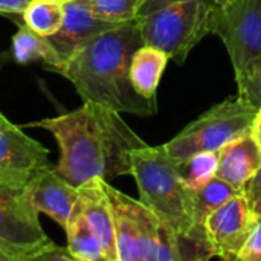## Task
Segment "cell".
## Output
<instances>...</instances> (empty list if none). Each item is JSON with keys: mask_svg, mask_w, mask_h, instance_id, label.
<instances>
[{"mask_svg": "<svg viewBox=\"0 0 261 261\" xmlns=\"http://www.w3.org/2000/svg\"><path fill=\"white\" fill-rule=\"evenodd\" d=\"M130 162L139 200L154 211L176 236L182 261L205 260L191 237L193 190L180 179L176 161L167 154L162 145H145L130 153Z\"/></svg>", "mask_w": 261, "mask_h": 261, "instance_id": "3", "label": "cell"}, {"mask_svg": "<svg viewBox=\"0 0 261 261\" xmlns=\"http://www.w3.org/2000/svg\"><path fill=\"white\" fill-rule=\"evenodd\" d=\"M168 60L164 50L150 44H142L135 50L130 63V80L141 96L156 101L158 86Z\"/></svg>", "mask_w": 261, "mask_h": 261, "instance_id": "16", "label": "cell"}, {"mask_svg": "<svg viewBox=\"0 0 261 261\" xmlns=\"http://www.w3.org/2000/svg\"><path fill=\"white\" fill-rule=\"evenodd\" d=\"M239 260L261 261V216H257L254 232L249 237V240L245 245V248L242 249V252L239 255Z\"/></svg>", "mask_w": 261, "mask_h": 261, "instance_id": "23", "label": "cell"}, {"mask_svg": "<svg viewBox=\"0 0 261 261\" xmlns=\"http://www.w3.org/2000/svg\"><path fill=\"white\" fill-rule=\"evenodd\" d=\"M251 136L255 139V142L258 144L261 148V107L257 109L255 116L252 119V125H251Z\"/></svg>", "mask_w": 261, "mask_h": 261, "instance_id": "27", "label": "cell"}, {"mask_svg": "<svg viewBox=\"0 0 261 261\" xmlns=\"http://www.w3.org/2000/svg\"><path fill=\"white\" fill-rule=\"evenodd\" d=\"M37 261H75V258L72 257V254L69 252L67 246H57L55 243H52L50 248H47Z\"/></svg>", "mask_w": 261, "mask_h": 261, "instance_id": "25", "label": "cell"}, {"mask_svg": "<svg viewBox=\"0 0 261 261\" xmlns=\"http://www.w3.org/2000/svg\"><path fill=\"white\" fill-rule=\"evenodd\" d=\"M239 96L255 110L261 107V57L257 63L237 81Z\"/></svg>", "mask_w": 261, "mask_h": 261, "instance_id": "22", "label": "cell"}, {"mask_svg": "<svg viewBox=\"0 0 261 261\" xmlns=\"http://www.w3.org/2000/svg\"><path fill=\"white\" fill-rule=\"evenodd\" d=\"M49 165V150L28 136L21 127L0 128V182L24 190Z\"/></svg>", "mask_w": 261, "mask_h": 261, "instance_id": "10", "label": "cell"}, {"mask_svg": "<svg viewBox=\"0 0 261 261\" xmlns=\"http://www.w3.org/2000/svg\"><path fill=\"white\" fill-rule=\"evenodd\" d=\"M112 205L118 261H182L176 236L141 200L104 180Z\"/></svg>", "mask_w": 261, "mask_h": 261, "instance_id": "5", "label": "cell"}, {"mask_svg": "<svg viewBox=\"0 0 261 261\" xmlns=\"http://www.w3.org/2000/svg\"><path fill=\"white\" fill-rule=\"evenodd\" d=\"M78 203L101 242L106 261H118L112 205L104 190V179L93 177L80 185Z\"/></svg>", "mask_w": 261, "mask_h": 261, "instance_id": "13", "label": "cell"}, {"mask_svg": "<svg viewBox=\"0 0 261 261\" xmlns=\"http://www.w3.org/2000/svg\"><path fill=\"white\" fill-rule=\"evenodd\" d=\"M257 216L246 196L237 194L213 211L205 222V234L213 258L239 260V255L254 232Z\"/></svg>", "mask_w": 261, "mask_h": 261, "instance_id": "9", "label": "cell"}, {"mask_svg": "<svg viewBox=\"0 0 261 261\" xmlns=\"http://www.w3.org/2000/svg\"><path fill=\"white\" fill-rule=\"evenodd\" d=\"M12 125H15V124H12L11 121H8V119L2 115V112H0V128H11Z\"/></svg>", "mask_w": 261, "mask_h": 261, "instance_id": "28", "label": "cell"}, {"mask_svg": "<svg viewBox=\"0 0 261 261\" xmlns=\"http://www.w3.org/2000/svg\"><path fill=\"white\" fill-rule=\"evenodd\" d=\"M0 261H9V258H8V257H6V255L2 252V251H0Z\"/></svg>", "mask_w": 261, "mask_h": 261, "instance_id": "30", "label": "cell"}, {"mask_svg": "<svg viewBox=\"0 0 261 261\" xmlns=\"http://www.w3.org/2000/svg\"><path fill=\"white\" fill-rule=\"evenodd\" d=\"M144 44L136 20L106 31L75 50L61 69L83 101H93L119 113L151 116L156 101L141 96L130 80L135 50Z\"/></svg>", "mask_w": 261, "mask_h": 261, "instance_id": "2", "label": "cell"}, {"mask_svg": "<svg viewBox=\"0 0 261 261\" xmlns=\"http://www.w3.org/2000/svg\"><path fill=\"white\" fill-rule=\"evenodd\" d=\"M23 23L43 37L57 34L64 20V3L57 0H31L21 12Z\"/></svg>", "mask_w": 261, "mask_h": 261, "instance_id": "19", "label": "cell"}, {"mask_svg": "<svg viewBox=\"0 0 261 261\" xmlns=\"http://www.w3.org/2000/svg\"><path fill=\"white\" fill-rule=\"evenodd\" d=\"M243 194L246 196L254 214L261 216V164L258 170L255 171V174L245 185Z\"/></svg>", "mask_w": 261, "mask_h": 261, "instance_id": "24", "label": "cell"}, {"mask_svg": "<svg viewBox=\"0 0 261 261\" xmlns=\"http://www.w3.org/2000/svg\"><path fill=\"white\" fill-rule=\"evenodd\" d=\"M242 194L240 190L220 177H213L208 184L193 191V242L202 252L205 260L213 258L211 248L205 234V222L208 216L234 196Z\"/></svg>", "mask_w": 261, "mask_h": 261, "instance_id": "15", "label": "cell"}, {"mask_svg": "<svg viewBox=\"0 0 261 261\" xmlns=\"http://www.w3.org/2000/svg\"><path fill=\"white\" fill-rule=\"evenodd\" d=\"M118 26L121 24L98 18L90 9L87 0H72L64 3V20L60 31L47 38L66 61L92 38Z\"/></svg>", "mask_w": 261, "mask_h": 261, "instance_id": "12", "label": "cell"}, {"mask_svg": "<svg viewBox=\"0 0 261 261\" xmlns=\"http://www.w3.org/2000/svg\"><path fill=\"white\" fill-rule=\"evenodd\" d=\"M28 202L63 229L78 202V187L64 180L52 165L43 168L24 188Z\"/></svg>", "mask_w": 261, "mask_h": 261, "instance_id": "11", "label": "cell"}, {"mask_svg": "<svg viewBox=\"0 0 261 261\" xmlns=\"http://www.w3.org/2000/svg\"><path fill=\"white\" fill-rule=\"evenodd\" d=\"M255 112L239 95L231 96L213 106L162 147L174 161L200 151H220L228 142L251 133Z\"/></svg>", "mask_w": 261, "mask_h": 261, "instance_id": "6", "label": "cell"}, {"mask_svg": "<svg viewBox=\"0 0 261 261\" xmlns=\"http://www.w3.org/2000/svg\"><path fill=\"white\" fill-rule=\"evenodd\" d=\"M228 2H231V0H216V3H217L219 6H222V5H226Z\"/></svg>", "mask_w": 261, "mask_h": 261, "instance_id": "29", "label": "cell"}, {"mask_svg": "<svg viewBox=\"0 0 261 261\" xmlns=\"http://www.w3.org/2000/svg\"><path fill=\"white\" fill-rule=\"evenodd\" d=\"M177 173L190 190H199L217 174L219 151H200L176 161Z\"/></svg>", "mask_w": 261, "mask_h": 261, "instance_id": "20", "label": "cell"}, {"mask_svg": "<svg viewBox=\"0 0 261 261\" xmlns=\"http://www.w3.org/2000/svg\"><path fill=\"white\" fill-rule=\"evenodd\" d=\"M144 2L145 0H87L98 18L118 24L136 20Z\"/></svg>", "mask_w": 261, "mask_h": 261, "instance_id": "21", "label": "cell"}, {"mask_svg": "<svg viewBox=\"0 0 261 261\" xmlns=\"http://www.w3.org/2000/svg\"><path fill=\"white\" fill-rule=\"evenodd\" d=\"M38 214L28 202L24 190L0 182V251L9 261H37L52 246Z\"/></svg>", "mask_w": 261, "mask_h": 261, "instance_id": "7", "label": "cell"}, {"mask_svg": "<svg viewBox=\"0 0 261 261\" xmlns=\"http://www.w3.org/2000/svg\"><path fill=\"white\" fill-rule=\"evenodd\" d=\"M211 34L223 41L239 81L261 57V0H231L217 5Z\"/></svg>", "mask_w": 261, "mask_h": 261, "instance_id": "8", "label": "cell"}, {"mask_svg": "<svg viewBox=\"0 0 261 261\" xmlns=\"http://www.w3.org/2000/svg\"><path fill=\"white\" fill-rule=\"evenodd\" d=\"M21 127H38L55 138L60 159L54 168L73 187L93 177L109 182L132 176L130 153L147 145L119 112L93 101H83L72 112Z\"/></svg>", "mask_w": 261, "mask_h": 261, "instance_id": "1", "label": "cell"}, {"mask_svg": "<svg viewBox=\"0 0 261 261\" xmlns=\"http://www.w3.org/2000/svg\"><path fill=\"white\" fill-rule=\"evenodd\" d=\"M57 2H60V3H67V2H72V0H57Z\"/></svg>", "mask_w": 261, "mask_h": 261, "instance_id": "31", "label": "cell"}, {"mask_svg": "<svg viewBox=\"0 0 261 261\" xmlns=\"http://www.w3.org/2000/svg\"><path fill=\"white\" fill-rule=\"evenodd\" d=\"M260 164L261 148L251 133H248L220 148L216 176L243 193L245 185L255 174Z\"/></svg>", "mask_w": 261, "mask_h": 261, "instance_id": "14", "label": "cell"}, {"mask_svg": "<svg viewBox=\"0 0 261 261\" xmlns=\"http://www.w3.org/2000/svg\"><path fill=\"white\" fill-rule=\"evenodd\" d=\"M67 249L75 261H106L101 242L76 202L64 228Z\"/></svg>", "mask_w": 261, "mask_h": 261, "instance_id": "18", "label": "cell"}, {"mask_svg": "<svg viewBox=\"0 0 261 261\" xmlns=\"http://www.w3.org/2000/svg\"><path fill=\"white\" fill-rule=\"evenodd\" d=\"M216 0H145L136 24L144 44L164 50L184 64L190 52L211 34Z\"/></svg>", "mask_w": 261, "mask_h": 261, "instance_id": "4", "label": "cell"}, {"mask_svg": "<svg viewBox=\"0 0 261 261\" xmlns=\"http://www.w3.org/2000/svg\"><path fill=\"white\" fill-rule=\"evenodd\" d=\"M31 0H0V14H20Z\"/></svg>", "mask_w": 261, "mask_h": 261, "instance_id": "26", "label": "cell"}, {"mask_svg": "<svg viewBox=\"0 0 261 261\" xmlns=\"http://www.w3.org/2000/svg\"><path fill=\"white\" fill-rule=\"evenodd\" d=\"M12 54L17 63L28 64L31 61H43L47 69L61 73L64 66L63 57L47 37H43L28 28L26 24L18 29L12 37Z\"/></svg>", "mask_w": 261, "mask_h": 261, "instance_id": "17", "label": "cell"}]
</instances>
